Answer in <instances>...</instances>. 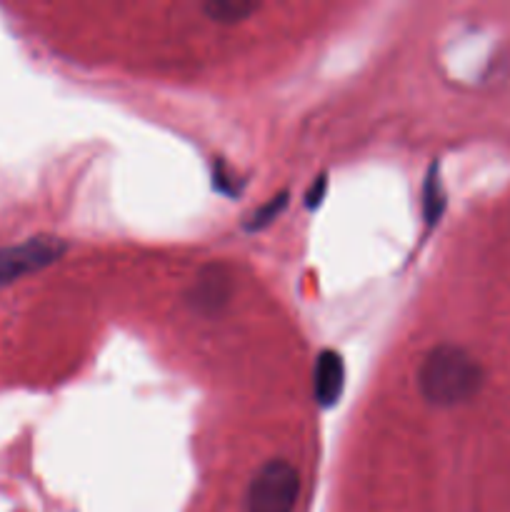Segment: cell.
Returning a JSON list of instances; mask_svg holds the SVG:
<instances>
[{
	"instance_id": "obj_1",
	"label": "cell",
	"mask_w": 510,
	"mask_h": 512,
	"mask_svg": "<svg viewBox=\"0 0 510 512\" xmlns=\"http://www.w3.org/2000/svg\"><path fill=\"white\" fill-rule=\"evenodd\" d=\"M483 383V365L455 343H440L430 348L415 370L420 398L433 408H458L470 403L480 393Z\"/></svg>"
},
{
	"instance_id": "obj_2",
	"label": "cell",
	"mask_w": 510,
	"mask_h": 512,
	"mask_svg": "<svg viewBox=\"0 0 510 512\" xmlns=\"http://www.w3.org/2000/svg\"><path fill=\"white\" fill-rule=\"evenodd\" d=\"M298 468L285 458H270L260 465L248 483L245 510L248 512H293L300 498Z\"/></svg>"
},
{
	"instance_id": "obj_3",
	"label": "cell",
	"mask_w": 510,
	"mask_h": 512,
	"mask_svg": "<svg viewBox=\"0 0 510 512\" xmlns=\"http://www.w3.org/2000/svg\"><path fill=\"white\" fill-rule=\"evenodd\" d=\"M68 253V243L55 235H35L25 243L0 248V285L15 283L58 263Z\"/></svg>"
},
{
	"instance_id": "obj_4",
	"label": "cell",
	"mask_w": 510,
	"mask_h": 512,
	"mask_svg": "<svg viewBox=\"0 0 510 512\" xmlns=\"http://www.w3.org/2000/svg\"><path fill=\"white\" fill-rule=\"evenodd\" d=\"M185 298H188V305L195 313L213 318L220 310L228 308L230 298H233V275L225 265H208L193 280Z\"/></svg>"
},
{
	"instance_id": "obj_5",
	"label": "cell",
	"mask_w": 510,
	"mask_h": 512,
	"mask_svg": "<svg viewBox=\"0 0 510 512\" xmlns=\"http://www.w3.org/2000/svg\"><path fill=\"white\" fill-rule=\"evenodd\" d=\"M345 360L338 350H320L313 365V398L323 410L335 408L345 390Z\"/></svg>"
},
{
	"instance_id": "obj_6",
	"label": "cell",
	"mask_w": 510,
	"mask_h": 512,
	"mask_svg": "<svg viewBox=\"0 0 510 512\" xmlns=\"http://www.w3.org/2000/svg\"><path fill=\"white\" fill-rule=\"evenodd\" d=\"M203 15L218 25H238L243 20L253 18L260 10V3H250V0H208L200 5Z\"/></svg>"
},
{
	"instance_id": "obj_7",
	"label": "cell",
	"mask_w": 510,
	"mask_h": 512,
	"mask_svg": "<svg viewBox=\"0 0 510 512\" xmlns=\"http://www.w3.org/2000/svg\"><path fill=\"white\" fill-rule=\"evenodd\" d=\"M445 205H448V200H445L443 178H440L438 163H433L430 165L428 175H425V185H423V215H425V223H428L430 228L438 225Z\"/></svg>"
},
{
	"instance_id": "obj_8",
	"label": "cell",
	"mask_w": 510,
	"mask_h": 512,
	"mask_svg": "<svg viewBox=\"0 0 510 512\" xmlns=\"http://www.w3.org/2000/svg\"><path fill=\"white\" fill-rule=\"evenodd\" d=\"M288 198H290L288 190H283V193H278L275 198H270L268 203L258 205L253 213L245 215L243 228L248 230V233H255V230H263V228H268V225H273L275 220L283 215V210L288 208Z\"/></svg>"
},
{
	"instance_id": "obj_9",
	"label": "cell",
	"mask_w": 510,
	"mask_h": 512,
	"mask_svg": "<svg viewBox=\"0 0 510 512\" xmlns=\"http://www.w3.org/2000/svg\"><path fill=\"white\" fill-rule=\"evenodd\" d=\"M243 183L245 180H240L238 175H235V170H230L223 160H215L213 163V188L218 190V193L228 195V198H235V195H240V190H243Z\"/></svg>"
},
{
	"instance_id": "obj_10",
	"label": "cell",
	"mask_w": 510,
	"mask_h": 512,
	"mask_svg": "<svg viewBox=\"0 0 510 512\" xmlns=\"http://www.w3.org/2000/svg\"><path fill=\"white\" fill-rule=\"evenodd\" d=\"M325 190H328V175L323 173L313 180V185H310L308 193H305V208L308 210L320 208V203H323L325 198Z\"/></svg>"
}]
</instances>
